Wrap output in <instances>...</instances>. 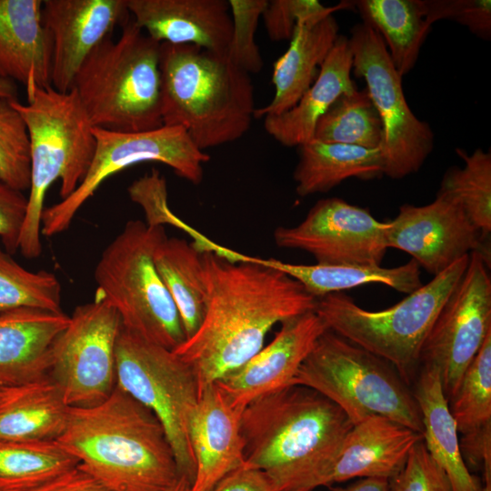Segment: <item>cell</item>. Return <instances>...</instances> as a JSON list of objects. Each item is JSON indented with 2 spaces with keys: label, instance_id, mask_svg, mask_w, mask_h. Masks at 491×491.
<instances>
[{
  "label": "cell",
  "instance_id": "1",
  "mask_svg": "<svg viewBox=\"0 0 491 491\" xmlns=\"http://www.w3.org/2000/svg\"><path fill=\"white\" fill-rule=\"evenodd\" d=\"M205 308L195 333L173 350L199 390L236 370L264 346L277 323L315 311L317 298L297 280L245 256L233 262L202 253Z\"/></svg>",
  "mask_w": 491,
  "mask_h": 491
},
{
  "label": "cell",
  "instance_id": "2",
  "mask_svg": "<svg viewBox=\"0 0 491 491\" xmlns=\"http://www.w3.org/2000/svg\"><path fill=\"white\" fill-rule=\"evenodd\" d=\"M352 426L345 413L318 392L299 385L286 386L245 406V465L266 472L276 491L329 486Z\"/></svg>",
  "mask_w": 491,
  "mask_h": 491
},
{
  "label": "cell",
  "instance_id": "3",
  "mask_svg": "<svg viewBox=\"0 0 491 491\" xmlns=\"http://www.w3.org/2000/svg\"><path fill=\"white\" fill-rule=\"evenodd\" d=\"M56 441L112 491H165L180 478L160 421L117 386L96 406L70 407Z\"/></svg>",
  "mask_w": 491,
  "mask_h": 491
},
{
  "label": "cell",
  "instance_id": "4",
  "mask_svg": "<svg viewBox=\"0 0 491 491\" xmlns=\"http://www.w3.org/2000/svg\"><path fill=\"white\" fill-rule=\"evenodd\" d=\"M164 125L183 128L202 151L241 138L254 119L250 75L227 55L160 44Z\"/></svg>",
  "mask_w": 491,
  "mask_h": 491
},
{
  "label": "cell",
  "instance_id": "5",
  "mask_svg": "<svg viewBox=\"0 0 491 491\" xmlns=\"http://www.w3.org/2000/svg\"><path fill=\"white\" fill-rule=\"evenodd\" d=\"M25 91V104L11 101L26 125L30 150V186L18 250L35 259L43 250L41 220L48 189L59 179L62 200L77 188L93 161L96 140L75 89L63 93L30 82Z\"/></svg>",
  "mask_w": 491,
  "mask_h": 491
},
{
  "label": "cell",
  "instance_id": "6",
  "mask_svg": "<svg viewBox=\"0 0 491 491\" xmlns=\"http://www.w3.org/2000/svg\"><path fill=\"white\" fill-rule=\"evenodd\" d=\"M160 44L129 19L117 40L106 38L85 58L72 89L94 127L135 133L164 125Z\"/></svg>",
  "mask_w": 491,
  "mask_h": 491
},
{
  "label": "cell",
  "instance_id": "7",
  "mask_svg": "<svg viewBox=\"0 0 491 491\" xmlns=\"http://www.w3.org/2000/svg\"><path fill=\"white\" fill-rule=\"evenodd\" d=\"M163 226L127 221L95 269V298L110 304L124 328L153 344L177 348L185 334L179 313L154 261Z\"/></svg>",
  "mask_w": 491,
  "mask_h": 491
},
{
  "label": "cell",
  "instance_id": "8",
  "mask_svg": "<svg viewBox=\"0 0 491 491\" xmlns=\"http://www.w3.org/2000/svg\"><path fill=\"white\" fill-rule=\"evenodd\" d=\"M466 256L388 308L371 311L345 293L317 298L315 312L328 330L390 363L408 384L423 344L446 299L463 276Z\"/></svg>",
  "mask_w": 491,
  "mask_h": 491
},
{
  "label": "cell",
  "instance_id": "9",
  "mask_svg": "<svg viewBox=\"0 0 491 491\" xmlns=\"http://www.w3.org/2000/svg\"><path fill=\"white\" fill-rule=\"evenodd\" d=\"M292 384L324 396L353 425L381 416L423 434L418 405L397 370L331 330L317 339Z\"/></svg>",
  "mask_w": 491,
  "mask_h": 491
},
{
  "label": "cell",
  "instance_id": "10",
  "mask_svg": "<svg viewBox=\"0 0 491 491\" xmlns=\"http://www.w3.org/2000/svg\"><path fill=\"white\" fill-rule=\"evenodd\" d=\"M116 386L147 407L162 424L180 476L193 485L195 462L189 425L200 390L197 378L173 350L122 326L115 346Z\"/></svg>",
  "mask_w": 491,
  "mask_h": 491
},
{
  "label": "cell",
  "instance_id": "11",
  "mask_svg": "<svg viewBox=\"0 0 491 491\" xmlns=\"http://www.w3.org/2000/svg\"><path fill=\"white\" fill-rule=\"evenodd\" d=\"M96 147L91 165L77 188L66 198L45 208L42 235L50 237L66 231L82 205L111 175L143 162H159L183 179L199 185L204 165L210 160L181 127L124 133L94 127Z\"/></svg>",
  "mask_w": 491,
  "mask_h": 491
},
{
  "label": "cell",
  "instance_id": "12",
  "mask_svg": "<svg viewBox=\"0 0 491 491\" xmlns=\"http://www.w3.org/2000/svg\"><path fill=\"white\" fill-rule=\"evenodd\" d=\"M353 70L363 78L383 125L379 151L384 175L402 179L416 173L434 147L430 125L410 109L403 90L402 76L396 70L381 36L361 23L348 37Z\"/></svg>",
  "mask_w": 491,
  "mask_h": 491
},
{
  "label": "cell",
  "instance_id": "13",
  "mask_svg": "<svg viewBox=\"0 0 491 491\" xmlns=\"http://www.w3.org/2000/svg\"><path fill=\"white\" fill-rule=\"evenodd\" d=\"M121 328L118 313L103 299L95 297L74 310L52 346L48 369L70 407L96 406L113 393Z\"/></svg>",
  "mask_w": 491,
  "mask_h": 491
},
{
  "label": "cell",
  "instance_id": "14",
  "mask_svg": "<svg viewBox=\"0 0 491 491\" xmlns=\"http://www.w3.org/2000/svg\"><path fill=\"white\" fill-rule=\"evenodd\" d=\"M490 266L477 252L437 315L421 348L419 366L435 368L447 401L491 333Z\"/></svg>",
  "mask_w": 491,
  "mask_h": 491
},
{
  "label": "cell",
  "instance_id": "15",
  "mask_svg": "<svg viewBox=\"0 0 491 491\" xmlns=\"http://www.w3.org/2000/svg\"><path fill=\"white\" fill-rule=\"evenodd\" d=\"M388 227V221L376 220L367 208L329 197L317 201L297 225L276 228L274 241L312 255L316 264L381 266Z\"/></svg>",
  "mask_w": 491,
  "mask_h": 491
},
{
  "label": "cell",
  "instance_id": "16",
  "mask_svg": "<svg viewBox=\"0 0 491 491\" xmlns=\"http://www.w3.org/2000/svg\"><path fill=\"white\" fill-rule=\"evenodd\" d=\"M387 246L409 254L434 276L472 252L490 266V246L452 197L437 192L426 205H403L388 221Z\"/></svg>",
  "mask_w": 491,
  "mask_h": 491
},
{
  "label": "cell",
  "instance_id": "17",
  "mask_svg": "<svg viewBox=\"0 0 491 491\" xmlns=\"http://www.w3.org/2000/svg\"><path fill=\"white\" fill-rule=\"evenodd\" d=\"M129 15L126 0L43 1L42 20L52 39L51 85L70 91L85 58Z\"/></svg>",
  "mask_w": 491,
  "mask_h": 491
},
{
  "label": "cell",
  "instance_id": "18",
  "mask_svg": "<svg viewBox=\"0 0 491 491\" xmlns=\"http://www.w3.org/2000/svg\"><path fill=\"white\" fill-rule=\"evenodd\" d=\"M326 329L315 311L289 318L281 323L266 346L215 384L242 408L258 397L292 386L302 363Z\"/></svg>",
  "mask_w": 491,
  "mask_h": 491
},
{
  "label": "cell",
  "instance_id": "19",
  "mask_svg": "<svg viewBox=\"0 0 491 491\" xmlns=\"http://www.w3.org/2000/svg\"><path fill=\"white\" fill-rule=\"evenodd\" d=\"M243 410L215 383L201 389L189 425L195 462L190 491H211L225 476L245 464Z\"/></svg>",
  "mask_w": 491,
  "mask_h": 491
},
{
  "label": "cell",
  "instance_id": "20",
  "mask_svg": "<svg viewBox=\"0 0 491 491\" xmlns=\"http://www.w3.org/2000/svg\"><path fill=\"white\" fill-rule=\"evenodd\" d=\"M134 22L158 43L227 54L232 18L225 0H126Z\"/></svg>",
  "mask_w": 491,
  "mask_h": 491
},
{
  "label": "cell",
  "instance_id": "21",
  "mask_svg": "<svg viewBox=\"0 0 491 491\" xmlns=\"http://www.w3.org/2000/svg\"><path fill=\"white\" fill-rule=\"evenodd\" d=\"M69 321L62 310L0 312V388L47 376L52 346Z\"/></svg>",
  "mask_w": 491,
  "mask_h": 491
},
{
  "label": "cell",
  "instance_id": "22",
  "mask_svg": "<svg viewBox=\"0 0 491 491\" xmlns=\"http://www.w3.org/2000/svg\"><path fill=\"white\" fill-rule=\"evenodd\" d=\"M423 435L381 416L353 425L329 476V486L355 477L390 480L404 468Z\"/></svg>",
  "mask_w": 491,
  "mask_h": 491
},
{
  "label": "cell",
  "instance_id": "23",
  "mask_svg": "<svg viewBox=\"0 0 491 491\" xmlns=\"http://www.w3.org/2000/svg\"><path fill=\"white\" fill-rule=\"evenodd\" d=\"M42 0H0V78L51 85L52 39Z\"/></svg>",
  "mask_w": 491,
  "mask_h": 491
},
{
  "label": "cell",
  "instance_id": "24",
  "mask_svg": "<svg viewBox=\"0 0 491 491\" xmlns=\"http://www.w3.org/2000/svg\"><path fill=\"white\" fill-rule=\"evenodd\" d=\"M338 30L333 14L296 25L287 50L274 64V96L266 105L256 108L254 118L278 115L296 105L316 80L339 35Z\"/></svg>",
  "mask_w": 491,
  "mask_h": 491
},
{
  "label": "cell",
  "instance_id": "25",
  "mask_svg": "<svg viewBox=\"0 0 491 491\" xmlns=\"http://www.w3.org/2000/svg\"><path fill=\"white\" fill-rule=\"evenodd\" d=\"M353 53L348 37L339 35L318 75L296 105L264 117L265 130L285 146H300L314 138L320 116L344 93L357 89L351 78Z\"/></svg>",
  "mask_w": 491,
  "mask_h": 491
},
{
  "label": "cell",
  "instance_id": "26",
  "mask_svg": "<svg viewBox=\"0 0 491 491\" xmlns=\"http://www.w3.org/2000/svg\"><path fill=\"white\" fill-rule=\"evenodd\" d=\"M69 411L61 388L48 375L1 387L0 440H57L66 426Z\"/></svg>",
  "mask_w": 491,
  "mask_h": 491
},
{
  "label": "cell",
  "instance_id": "27",
  "mask_svg": "<svg viewBox=\"0 0 491 491\" xmlns=\"http://www.w3.org/2000/svg\"><path fill=\"white\" fill-rule=\"evenodd\" d=\"M448 407L466 465L491 470V333L464 373Z\"/></svg>",
  "mask_w": 491,
  "mask_h": 491
},
{
  "label": "cell",
  "instance_id": "28",
  "mask_svg": "<svg viewBox=\"0 0 491 491\" xmlns=\"http://www.w3.org/2000/svg\"><path fill=\"white\" fill-rule=\"evenodd\" d=\"M412 392L421 413L425 446L447 476L453 491H484L482 482L470 473L463 458L458 431L438 372L421 366Z\"/></svg>",
  "mask_w": 491,
  "mask_h": 491
},
{
  "label": "cell",
  "instance_id": "29",
  "mask_svg": "<svg viewBox=\"0 0 491 491\" xmlns=\"http://www.w3.org/2000/svg\"><path fill=\"white\" fill-rule=\"evenodd\" d=\"M384 175L379 149L312 139L299 146L294 171L300 196L326 193L351 177L371 180Z\"/></svg>",
  "mask_w": 491,
  "mask_h": 491
},
{
  "label": "cell",
  "instance_id": "30",
  "mask_svg": "<svg viewBox=\"0 0 491 491\" xmlns=\"http://www.w3.org/2000/svg\"><path fill=\"white\" fill-rule=\"evenodd\" d=\"M259 260L262 264L295 278L316 298L329 294L344 293L367 284H382L408 295L423 285L420 266L414 259L389 268L356 264L300 265L273 258Z\"/></svg>",
  "mask_w": 491,
  "mask_h": 491
},
{
  "label": "cell",
  "instance_id": "31",
  "mask_svg": "<svg viewBox=\"0 0 491 491\" xmlns=\"http://www.w3.org/2000/svg\"><path fill=\"white\" fill-rule=\"evenodd\" d=\"M363 24L382 38L390 59L403 77L415 66L431 30L422 0L352 1Z\"/></svg>",
  "mask_w": 491,
  "mask_h": 491
},
{
  "label": "cell",
  "instance_id": "32",
  "mask_svg": "<svg viewBox=\"0 0 491 491\" xmlns=\"http://www.w3.org/2000/svg\"><path fill=\"white\" fill-rule=\"evenodd\" d=\"M155 267L179 313L185 339L199 327L205 308L202 253L177 237H164L154 253Z\"/></svg>",
  "mask_w": 491,
  "mask_h": 491
},
{
  "label": "cell",
  "instance_id": "33",
  "mask_svg": "<svg viewBox=\"0 0 491 491\" xmlns=\"http://www.w3.org/2000/svg\"><path fill=\"white\" fill-rule=\"evenodd\" d=\"M56 440H0V491H30L78 466Z\"/></svg>",
  "mask_w": 491,
  "mask_h": 491
},
{
  "label": "cell",
  "instance_id": "34",
  "mask_svg": "<svg viewBox=\"0 0 491 491\" xmlns=\"http://www.w3.org/2000/svg\"><path fill=\"white\" fill-rule=\"evenodd\" d=\"M313 139L379 149L383 125L367 89L339 95L318 119Z\"/></svg>",
  "mask_w": 491,
  "mask_h": 491
},
{
  "label": "cell",
  "instance_id": "35",
  "mask_svg": "<svg viewBox=\"0 0 491 491\" xmlns=\"http://www.w3.org/2000/svg\"><path fill=\"white\" fill-rule=\"evenodd\" d=\"M463 167H450L444 175L439 193L455 199L486 239L491 233V154L477 148L468 155L456 149Z\"/></svg>",
  "mask_w": 491,
  "mask_h": 491
},
{
  "label": "cell",
  "instance_id": "36",
  "mask_svg": "<svg viewBox=\"0 0 491 491\" xmlns=\"http://www.w3.org/2000/svg\"><path fill=\"white\" fill-rule=\"evenodd\" d=\"M62 286L49 271H30L0 246V312L19 308L60 311Z\"/></svg>",
  "mask_w": 491,
  "mask_h": 491
},
{
  "label": "cell",
  "instance_id": "37",
  "mask_svg": "<svg viewBox=\"0 0 491 491\" xmlns=\"http://www.w3.org/2000/svg\"><path fill=\"white\" fill-rule=\"evenodd\" d=\"M11 101L0 98V179L24 192L30 186L29 137Z\"/></svg>",
  "mask_w": 491,
  "mask_h": 491
},
{
  "label": "cell",
  "instance_id": "38",
  "mask_svg": "<svg viewBox=\"0 0 491 491\" xmlns=\"http://www.w3.org/2000/svg\"><path fill=\"white\" fill-rule=\"evenodd\" d=\"M232 35L227 56L247 74L259 73L264 65L262 55L256 43V31L268 1L229 0Z\"/></svg>",
  "mask_w": 491,
  "mask_h": 491
},
{
  "label": "cell",
  "instance_id": "39",
  "mask_svg": "<svg viewBox=\"0 0 491 491\" xmlns=\"http://www.w3.org/2000/svg\"><path fill=\"white\" fill-rule=\"evenodd\" d=\"M349 8H354L352 1L325 6L317 0H273L268 1L262 18L268 37L280 42L290 40L296 25L303 21Z\"/></svg>",
  "mask_w": 491,
  "mask_h": 491
},
{
  "label": "cell",
  "instance_id": "40",
  "mask_svg": "<svg viewBox=\"0 0 491 491\" xmlns=\"http://www.w3.org/2000/svg\"><path fill=\"white\" fill-rule=\"evenodd\" d=\"M131 200L137 204L145 215L146 224L160 225L169 224L191 235L195 229L177 217L167 203V185L163 175L156 170L134 181L127 189Z\"/></svg>",
  "mask_w": 491,
  "mask_h": 491
},
{
  "label": "cell",
  "instance_id": "41",
  "mask_svg": "<svg viewBox=\"0 0 491 491\" xmlns=\"http://www.w3.org/2000/svg\"><path fill=\"white\" fill-rule=\"evenodd\" d=\"M422 3L431 25L439 20H452L466 26L476 36L490 40V0H422Z\"/></svg>",
  "mask_w": 491,
  "mask_h": 491
},
{
  "label": "cell",
  "instance_id": "42",
  "mask_svg": "<svg viewBox=\"0 0 491 491\" xmlns=\"http://www.w3.org/2000/svg\"><path fill=\"white\" fill-rule=\"evenodd\" d=\"M388 481L389 491H453L447 476L423 440L413 447L401 472Z\"/></svg>",
  "mask_w": 491,
  "mask_h": 491
},
{
  "label": "cell",
  "instance_id": "43",
  "mask_svg": "<svg viewBox=\"0 0 491 491\" xmlns=\"http://www.w3.org/2000/svg\"><path fill=\"white\" fill-rule=\"evenodd\" d=\"M27 209V195L0 179V240L9 254L18 251Z\"/></svg>",
  "mask_w": 491,
  "mask_h": 491
},
{
  "label": "cell",
  "instance_id": "44",
  "mask_svg": "<svg viewBox=\"0 0 491 491\" xmlns=\"http://www.w3.org/2000/svg\"><path fill=\"white\" fill-rule=\"evenodd\" d=\"M211 491H276L263 470L245 464L225 476Z\"/></svg>",
  "mask_w": 491,
  "mask_h": 491
},
{
  "label": "cell",
  "instance_id": "45",
  "mask_svg": "<svg viewBox=\"0 0 491 491\" xmlns=\"http://www.w3.org/2000/svg\"><path fill=\"white\" fill-rule=\"evenodd\" d=\"M30 491H112L79 466Z\"/></svg>",
  "mask_w": 491,
  "mask_h": 491
},
{
  "label": "cell",
  "instance_id": "46",
  "mask_svg": "<svg viewBox=\"0 0 491 491\" xmlns=\"http://www.w3.org/2000/svg\"><path fill=\"white\" fill-rule=\"evenodd\" d=\"M332 491H389V481L385 478L366 477Z\"/></svg>",
  "mask_w": 491,
  "mask_h": 491
},
{
  "label": "cell",
  "instance_id": "47",
  "mask_svg": "<svg viewBox=\"0 0 491 491\" xmlns=\"http://www.w3.org/2000/svg\"><path fill=\"white\" fill-rule=\"evenodd\" d=\"M0 98L17 99V86L15 82L0 78Z\"/></svg>",
  "mask_w": 491,
  "mask_h": 491
},
{
  "label": "cell",
  "instance_id": "48",
  "mask_svg": "<svg viewBox=\"0 0 491 491\" xmlns=\"http://www.w3.org/2000/svg\"><path fill=\"white\" fill-rule=\"evenodd\" d=\"M191 490V485L188 483V481L183 477L180 476V478L167 490L165 491H190Z\"/></svg>",
  "mask_w": 491,
  "mask_h": 491
},
{
  "label": "cell",
  "instance_id": "49",
  "mask_svg": "<svg viewBox=\"0 0 491 491\" xmlns=\"http://www.w3.org/2000/svg\"><path fill=\"white\" fill-rule=\"evenodd\" d=\"M484 491H491V474L485 475Z\"/></svg>",
  "mask_w": 491,
  "mask_h": 491
},
{
  "label": "cell",
  "instance_id": "50",
  "mask_svg": "<svg viewBox=\"0 0 491 491\" xmlns=\"http://www.w3.org/2000/svg\"><path fill=\"white\" fill-rule=\"evenodd\" d=\"M295 491H309V490H295Z\"/></svg>",
  "mask_w": 491,
  "mask_h": 491
}]
</instances>
